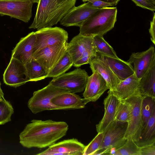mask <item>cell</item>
I'll return each instance as SVG.
<instances>
[{"label": "cell", "mask_w": 155, "mask_h": 155, "mask_svg": "<svg viewBox=\"0 0 155 155\" xmlns=\"http://www.w3.org/2000/svg\"><path fill=\"white\" fill-rule=\"evenodd\" d=\"M139 88L142 96L155 98V66L140 79Z\"/></svg>", "instance_id": "cell-23"}, {"label": "cell", "mask_w": 155, "mask_h": 155, "mask_svg": "<svg viewBox=\"0 0 155 155\" xmlns=\"http://www.w3.org/2000/svg\"><path fill=\"white\" fill-rule=\"evenodd\" d=\"M128 124V122L115 120L103 132V138L101 144L93 155H111L123 145L127 140L124 136Z\"/></svg>", "instance_id": "cell-4"}, {"label": "cell", "mask_w": 155, "mask_h": 155, "mask_svg": "<svg viewBox=\"0 0 155 155\" xmlns=\"http://www.w3.org/2000/svg\"><path fill=\"white\" fill-rule=\"evenodd\" d=\"M3 80L5 84L15 88L29 81L25 65L11 57L3 74Z\"/></svg>", "instance_id": "cell-12"}, {"label": "cell", "mask_w": 155, "mask_h": 155, "mask_svg": "<svg viewBox=\"0 0 155 155\" xmlns=\"http://www.w3.org/2000/svg\"><path fill=\"white\" fill-rule=\"evenodd\" d=\"M140 79L134 74L121 81L112 90L113 94L120 101L126 100L140 94L139 85Z\"/></svg>", "instance_id": "cell-20"}, {"label": "cell", "mask_w": 155, "mask_h": 155, "mask_svg": "<svg viewBox=\"0 0 155 155\" xmlns=\"http://www.w3.org/2000/svg\"><path fill=\"white\" fill-rule=\"evenodd\" d=\"M88 2H91L94 7L99 8L109 6H114L111 3L97 0H90Z\"/></svg>", "instance_id": "cell-36"}, {"label": "cell", "mask_w": 155, "mask_h": 155, "mask_svg": "<svg viewBox=\"0 0 155 155\" xmlns=\"http://www.w3.org/2000/svg\"><path fill=\"white\" fill-rule=\"evenodd\" d=\"M34 3H38L39 0H31Z\"/></svg>", "instance_id": "cell-39"}, {"label": "cell", "mask_w": 155, "mask_h": 155, "mask_svg": "<svg viewBox=\"0 0 155 155\" xmlns=\"http://www.w3.org/2000/svg\"><path fill=\"white\" fill-rule=\"evenodd\" d=\"M88 76L85 70L78 68L53 78L49 83L70 92L80 93L84 90Z\"/></svg>", "instance_id": "cell-6"}, {"label": "cell", "mask_w": 155, "mask_h": 155, "mask_svg": "<svg viewBox=\"0 0 155 155\" xmlns=\"http://www.w3.org/2000/svg\"><path fill=\"white\" fill-rule=\"evenodd\" d=\"M96 50L93 37L86 36L80 33L73 37L68 44L67 51L70 55L73 64L85 52Z\"/></svg>", "instance_id": "cell-16"}, {"label": "cell", "mask_w": 155, "mask_h": 155, "mask_svg": "<svg viewBox=\"0 0 155 155\" xmlns=\"http://www.w3.org/2000/svg\"><path fill=\"white\" fill-rule=\"evenodd\" d=\"M108 94L104 101L105 110L104 115L96 125L98 133L104 132L115 120L117 107L120 101L110 90L108 91Z\"/></svg>", "instance_id": "cell-18"}, {"label": "cell", "mask_w": 155, "mask_h": 155, "mask_svg": "<svg viewBox=\"0 0 155 155\" xmlns=\"http://www.w3.org/2000/svg\"><path fill=\"white\" fill-rule=\"evenodd\" d=\"M35 32L21 38L12 51L11 57L25 65L33 59V51L35 41Z\"/></svg>", "instance_id": "cell-17"}, {"label": "cell", "mask_w": 155, "mask_h": 155, "mask_svg": "<svg viewBox=\"0 0 155 155\" xmlns=\"http://www.w3.org/2000/svg\"><path fill=\"white\" fill-rule=\"evenodd\" d=\"M2 98L0 97V100H1L2 99Z\"/></svg>", "instance_id": "cell-40"}, {"label": "cell", "mask_w": 155, "mask_h": 155, "mask_svg": "<svg viewBox=\"0 0 155 155\" xmlns=\"http://www.w3.org/2000/svg\"><path fill=\"white\" fill-rule=\"evenodd\" d=\"M131 107L130 104L126 100L120 101L118 105L115 120L121 122H128Z\"/></svg>", "instance_id": "cell-30"}, {"label": "cell", "mask_w": 155, "mask_h": 155, "mask_svg": "<svg viewBox=\"0 0 155 155\" xmlns=\"http://www.w3.org/2000/svg\"><path fill=\"white\" fill-rule=\"evenodd\" d=\"M136 5L152 11H155V1L153 0H131Z\"/></svg>", "instance_id": "cell-34"}, {"label": "cell", "mask_w": 155, "mask_h": 155, "mask_svg": "<svg viewBox=\"0 0 155 155\" xmlns=\"http://www.w3.org/2000/svg\"><path fill=\"white\" fill-rule=\"evenodd\" d=\"M53 104L64 108L65 110L83 108L88 103L84 98H81L74 93H64L53 98L51 100Z\"/></svg>", "instance_id": "cell-21"}, {"label": "cell", "mask_w": 155, "mask_h": 155, "mask_svg": "<svg viewBox=\"0 0 155 155\" xmlns=\"http://www.w3.org/2000/svg\"><path fill=\"white\" fill-rule=\"evenodd\" d=\"M127 61L132 66L136 77L140 79L155 66L154 47L151 46L145 51L132 53Z\"/></svg>", "instance_id": "cell-11"}, {"label": "cell", "mask_w": 155, "mask_h": 155, "mask_svg": "<svg viewBox=\"0 0 155 155\" xmlns=\"http://www.w3.org/2000/svg\"><path fill=\"white\" fill-rule=\"evenodd\" d=\"M90 0H82L83 2H88ZM102 1L105 2L110 3L113 4L114 6L116 5L120 0H97Z\"/></svg>", "instance_id": "cell-38"}, {"label": "cell", "mask_w": 155, "mask_h": 155, "mask_svg": "<svg viewBox=\"0 0 155 155\" xmlns=\"http://www.w3.org/2000/svg\"><path fill=\"white\" fill-rule=\"evenodd\" d=\"M76 0H39L29 28L37 29L57 24L75 6Z\"/></svg>", "instance_id": "cell-2"}, {"label": "cell", "mask_w": 155, "mask_h": 155, "mask_svg": "<svg viewBox=\"0 0 155 155\" xmlns=\"http://www.w3.org/2000/svg\"><path fill=\"white\" fill-rule=\"evenodd\" d=\"M68 44L66 42L44 48L34 54L33 59L43 67L48 74L66 53Z\"/></svg>", "instance_id": "cell-8"}, {"label": "cell", "mask_w": 155, "mask_h": 155, "mask_svg": "<svg viewBox=\"0 0 155 155\" xmlns=\"http://www.w3.org/2000/svg\"><path fill=\"white\" fill-rule=\"evenodd\" d=\"M113 155H141L140 147L131 139H127L125 143L115 150Z\"/></svg>", "instance_id": "cell-29"}, {"label": "cell", "mask_w": 155, "mask_h": 155, "mask_svg": "<svg viewBox=\"0 0 155 155\" xmlns=\"http://www.w3.org/2000/svg\"><path fill=\"white\" fill-rule=\"evenodd\" d=\"M89 64L92 73L98 72L105 80L109 90H112L121 81L97 55Z\"/></svg>", "instance_id": "cell-22"}, {"label": "cell", "mask_w": 155, "mask_h": 155, "mask_svg": "<svg viewBox=\"0 0 155 155\" xmlns=\"http://www.w3.org/2000/svg\"><path fill=\"white\" fill-rule=\"evenodd\" d=\"M93 42L97 52L107 56L118 58L112 47L104 40L103 36L93 37Z\"/></svg>", "instance_id": "cell-28"}, {"label": "cell", "mask_w": 155, "mask_h": 155, "mask_svg": "<svg viewBox=\"0 0 155 155\" xmlns=\"http://www.w3.org/2000/svg\"><path fill=\"white\" fill-rule=\"evenodd\" d=\"M35 34L36 39L33 55L45 47L67 42L68 38L67 32L57 27L41 28L35 32Z\"/></svg>", "instance_id": "cell-7"}, {"label": "cell", "mask_w": 155, "mask_h": 155, "mask_svg": "<svg viewBox=\"0 0 155 155\" xmlns=\"http://www.w3.org/2000/svg\"><path fill=\"white\" fill-rule=\"evenodd\" d=\"M100 9L94 6L89 2L75 6L63 17L60 23L65 27H80L84 21Z\"/></svg>", "instance_id": "cell-14"}, {"label": "cell", "mask_w": 155, "mask_h": 155, "mask_svg": "<svg viewBox=\"0 0 155 155\" xmlns=\"http://www.w3.org/2000/svg\"><path fill=\"white\" fill-rule=\"evenodd\" d=\"M153 0V1H155V0Z\"/></svg>", "instance_id": "cell-41"}, {"label": "cell", "mask_w": 155, "mask_h": 155, "mask_svg": "<svg viewBox=\"0 0 155 155\" xmlns=\"http://www.w3.org/2000/svg\"><path fill=\"white\" fill-rule=\"evenodd\" d=\"M25 65L29 81H37L47 78L48 74L44 68L34 59Z\"/></svg>", "instance_id": "cell-25"}, {"label": "cell", "mask_w": 155, "mask_h": 155, "mask_svg": "<svg viewBox=\"0 0 155 155\" xmlns=\"http://www.w3.org/2000/svg\"><path fill=\"white\" fill-rule=\"evenodd\" d=\"M126 100L130 104L131 110L124 138L131 139L136 142L138 140L142 130L141 114L142 96L139 94Z\"/></svg>", "instance_id": "cell-10"}, {"label": "cell", "mask_w": 155, "mask_h": 155, "mask_svg": "<svg viewBox=\"0 0 155 155\" xmlns=\"http://www.w3.org/2000/svg\"><path fill=\"white\" fill-rule=\"evenodd\" d=\"M135 142L140 147L155 143V112L150 117L146 127L142 130L138 140Z\"/></svg>", "instance_id": "cell-24"}, {"label": "cell", "mask_w": 155, "mask_h": 155, "mask_svg": "<svg viewBox=\"0 0 155 155\" xmlns=\"http://www.w3.org/2000/svg\"><path fill=\"white\" fill-rule=\"evenodd\" d=\"M140 147L141 155H155V143Z\"/></svg>", "instance_id": "cell-35"}, {"label": "cell", "mask_w": 155, "mask_h": 155, "mask_svg": "<svg viewBox=\"0 0 155 155\" xmlns=\"http://www.w3.org/2000/svg\"><path fill=\"white\" fill-rule=\"evenodd\" d=\"M96 55V50L87 52L84 53L78 60L74 63L73 66L76 68H78L83 65L89 64Z\"/></svg>", "instance_id": "cell-33"}, {"label": "cell", "mask_w": 155, "mask_h": 155, "mask_svg": "<svg viewBox=\"0 0 155 155\" xmlns=\"http://www.w3.org/2000/svg\"><path fill=\"white\" fill-rule=\"evenodd\" d=\"M71 58L67 51L54 67L48 73L47 78H55L64 73L73 65Z\"/></svg>", "instance_id": "cell-27"}, {"label": "cell", "mask_w": 155, "mask_h": 155, "mask_svg": "<svg viewBox=\"0 0 155 155\" xmlns=\"http://www.w3.org/2000/svg\"><path fill=\"white\" fill-rule=\"evenodd\" d=\"M103 132L98 133L93 140L85 146L83 155H93L98 149L103 139Z\"/></svg>", "instance_id": "cell-32"}, {"label": "cell", "mask_w": 155, "mask_h": 155, "mask_svg": "<svg viewBox=\"0 0 155 155\" xmlns=\"http://www.w3.org/2000/svg\"><path fill=\"white\" fill-rule=\"evenodd\" d=\"M155 112V98L148 96H142L141 109L142 130L146 127L149 120Z\"/></svg>", "instance_id": "cell-26"}, {"label": "cell", "mask_w": 155, "mask_h": 155, "mask_svg": "<svg viewBox=\"0 0 155 155\" xmlns=\"http://www.w3.org/2000/svg\"><path fill=\"white\" fill-rule=\"evenodd\" d=\"M33 3L31 0H0V15L27 23L32 16Z\"/></svg>", "instance_id": "cell-9"}, {"label": "cell", "mask_w": 155, "mask_h": 155, "mask_svg": "<svg viewBox=\"0 0 155 155\" xmlns=\"http://www.w3.org/2000/svg\"><path fill=\"white\" fill-rule=\"evenodd\" d=\"M14 112V109L9 102L5 98L0 100V125L10 121Z\"/></svg>", "instance_id": "cell-31"}, {"label": "cell", "mask_w": 155, "mask_h": 155, "mask_svg": "<svg viewBox=\"0 0 155 155\" xmlns=\"http://www.w3.org/2000/svg\"><path fill=\"white\" fill-rule=\"evenodd\" d=\"M149 32L151 36V40L155 45V13L154 12L153 16L150 22Z\"/></svg>", "instance_id": "cell-37"}, {"label": "cell", "mask_w": 155, "mask_h": 155, "mask_svg": "<svg viewBox=\"0 0 155 155\" xmlns=\"http://www.w3.org/2000/svg\"><path fill=\"white\" fill-rule=\"evenodd\" d=\"M97 55L110 68L120 81H123L134 74L132 66L127 61L118 57L115 58L97 52Z\"/></svg>", "instance_id": "cell-19"}, {"label": "cell", "mask_w": 155, "mask_h": 155, "mask_svg": "<svg viewBox=\"0 0 155 155\" xmlns=\"http://www.w3.org/2000/svg\"><path fill=\"white\" fill-rule=\"evenodd\" d=\"M68 92H69L49 83L42 89L34 92L32 96L28 101V106L34 114L46 110H65L52 104L51 100L57 96Z\"/></svg>", "instance_id": "cell-5"}, {"label": "cell", "mask_w": 155, "mask_h": 155, "mask_svg": "<svg viewBox=\"0 0 155 155\" xmlns=\"http://www.w3.org/2000/svg\"><path fill=\"white\" fill-rule=\"evenodd\" d=\"M76 138L60 141L48 147L37 155H83L85 147Z\"/></svg>", "instance_id": "cell-13"}, {"label": "cell", "mask_w": 155, "mask_h": 155, "mask_svg": "<svg viewBox=\"0 0 155 155\" xmlns=\"http://www.w3.org/2000/svg\"><path fill=\"white\" fill-rule=\"evenodd\" d=\"M107 89L105 80L99 73L94 71L88 78L83 97L87 103L95 102Z\"/></svg>", "instance_id": "cell-15"}, {"label": "cell", "mask_w": 155, "mask_h": 155, "mask_svg": "<svg viewBox=\"0 0 155 155\" xmlns=\"http://www.w3.org/2000/svg\"><path fill=\"white\" fill-rule=\"evenodd\" d=\"M116 7H106L96 11L82 24L80 34L93 37L103 36L112 29L117 21Z\"/></svg>", "instance_id": "cell-3"}, {"label": "cell", "mask_w": 155, "mask_h": 155, "mask_svg": "<svg viewBox=\"0 0 155 155\" xmlns=\"http://www.w3.org/2000/svg\"><path fill=\"white\" fill-rule=\"evenodd\" d=\"M68 129L64 121L33 119L19 135V142L28 148L49 147L65 136Z\"/></svg>", "instance_id": "cell-1"}]
</instances>
